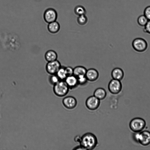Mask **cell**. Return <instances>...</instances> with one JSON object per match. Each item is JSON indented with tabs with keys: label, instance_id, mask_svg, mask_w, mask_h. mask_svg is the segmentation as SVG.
Returning <instances> with one entry per match:
<instances>
[{
	"label": "cell",
	"instance_id": "6da1fadb",
	"mask_svg": "<svg viewBox=\"0 0 150 150\" xmlns=\"http://www.w3.org/2000/svg\"><path fill=\"white\" fill-rule=\"evenodd\" d=\"M80 145L84 150H91L94 149L98 144L96 136L93 134L88 132L81 137Z\"/></svg>",
	"mask_w": 150,
	"mask_h": 150
},
{
	"label": "cell",
	"instance_id": "7a4b0ae2",
	"mask_svg": "<svg viewBox=\"0 0 150 150\" xmlns=\"http://www.w3.org/2000/svg\"><path fill=\"white\" fill-rule=\"evenodd\" d=\"M134 140L141 145L146 146L150 144V132L144 130L135 133L133 135Z\"/></svg>",
	"mask_w": 150,
	"mask_h": 150
},
{
	"label": "cell",
	"instance_id": "3957f363",
	"mask_svg": "<svg viewBox=\"0 0 150 150\" xmlns=\"http://www.w3.org/2000/svg\"><path fill=\"white\" fill-rule=\"evenodd\" d=\"M145 121L140 117H135L132 119L129 123L130 129L135 133L142 131L146 126Z\"/></svg>",
	"mask_w": 150,
	"mask_h": 150
},
{
	"label": "cell",
	"instance_id": "277c9868",
	"mask_svg": "<svg viewBox=\"0 0 150 150\" xmlns=\"http://www.w3.org/2000/svg\"><path fill=\"white\" fill-rule=\"evenodd\" d=\"M69 88L64 81L60 80L54 85L53 91L55 94L59 97L66 96Z\"/></svg>",
	"mask_w": 150,
	"mask_h": 150
},
{
	"label": "cell",
	"instance_id": "5b68a950",
	"mask_svg": "<svg viewBox=\"0 0 150 150\" xmlns=\"http://www.w3.org/2000/svg\"><path fill=\"white\" fill-rule=\"evenodd\" d=\"M132 45L135 51L139 53L145 51L148 47L147 41L144 39L140 38L134 39L132 41Z\"/></svg>",
	"mask_w": 150,
	"mask_h": 150
},
{
	"label": "cell",
	"instance_id": "8992f818",
	"mask_svg": "<svg viewBox=\"0 0 150 150\" xmlns=\"http://www.w3.org/2000/svg\"><path fill=\"white\" fill-rule=\"evenodd\" d=\"M108 88L111 93L117 94L121 91L122 85L120 81L112 79L109 82Z\"/></svg>",
	"mask_w": 150,
	"mask_h": 150
},
{
	"label": "cell",
	"instance_id": "52a82bcc",
	"mask_svg": "<svg viewBox=\"0 0 150 150\" xmlns=\"http://www.w3.org/2000/svg\"><path fill=\"white\" fill-rule=\"evenodd\" d=\"M62 66L60 62L56 60L48 62L46 64L45 68L47 72L50 75L56 74L58 70Z\"/></svg>",
	"mask_w": 150,
	"mask_h": 150
},
{
	"label": "cell",
	"instance_id": "ba28073f",
	"mask_svg": "<svg viewBox=\"0 0 150 150\" xmlns=\"http://www.w3.org/2000/svg\"><path fill=\"white\" fill-rule=\"evenodd\" d=\"M43 17L45 21L49 23L56 21L57 13L54 9L51 8H48L45 11Z\"/></svg>",
	"mask_w": 150,
	"mask_h": 150
},
{
	"label": "cell",
	"instance_id": "9c48e42d",
	"mask_svg": "<svg viewBox=\"0 0 150 150\" xmlns=\"http://www.w3.org/2000/svg\"><path fill=\"white\" fill-rule=\"evenodd\" d=\"M100 104V100L94 96L88 97L86 101V105L87 108L91 110L97 109Z\"/></svg>",
	"mask_w": 150,
	"mask_h": 150
},
{
	"label": "cell",
	"instance_id": "30bf717a",
	"mask_svg": "<svg viewBox=\"0 0 150 150\" xmlns=\"http://www.w3.org/2000/svg\"><path fill=\"white\" fill-rule=\"evenodd\" d=\"M62 103L66 108L69 109L75 108L77 104L76 100L72 96H68L65 97L62 100Z\"/></svg>",
	"mask_w": 150,
	"mask_h": 150
},
{
	"label": "cell",
	"instance_id": "8fae6325",
	"mask_svg": "<svg viewBox=\"0 0 150 150\" xmlns=\"http://www.w3.org/2000/svg\"><path fill=\"white\" fill-rule=\"evenodd\" d=\"M85 76L88 81H96L99 76L98 71L94 68H90L87 70Z\"/></svg>",
	"mask_w": 150,
	"mask_h": 150
},
{
	"label": "cell",
	"instance_id": "7c38bea8",
	"mask_svg": "<svg viewBox=\"0 0 150 150\" xmlns=\"http://www.w3.org/2000/svg\"><path fill=\"white\" fill-rule=\"evenodd\" d=\"M64 81L69 89L74 88L79 85L77 78L74 75L67 76Z\"/></svg>",
	"mask_w": 150,
	"mask_h": 150
},
{
	"label": "cell",
	"instance_id": "4fadbf2b",
	"mask_svg": "<svg viewBox=\"0 0 150 150\" xmlns=\"http://www.w3.org/2000/svg\"><path fill=\"white\" fill-rule=\"evenodd\" d=\"M112 79L121 81L124 76V73L123 70L119 67H116L112 69L111 73Z\"/></svg>",
	"mask_w": 150,
	"mask_h": 150
},
{
	"label": "cell",
	"instance_id": "5bb4252c",
	"mask_svg": "<svg viewBox=\"0 0 150 150\" xmlns=\"http://www.w3.org/2000/svg\"><path fill=\"white\" fill-rule=\"evenodd\" d=\"M47 29L51 33L55 34L58 33L60 29L59 23L56 21L48 23Z\"/></svg>",
	"mask_w": 150,
	"mask_h": 150
},
{
	"label": "cell",
	"instance_id": "9a60e30c",
	"mask_svg": "<svg viewBox=\"0 0 150 150\" xmlns=\"http://www.w3.org/2000/svg\"><path fill=\"white\" fill-rule=\"evenodd\" d=\"M45 57L47 61L50 62L57 60L58 55L57 52L52 50L47 51L45 55Z\"/></svg>",
	"mask_w": 150,
	"mask_h": 150
},
{
	"label": "cell",
	"instance_id": "2e32d148",
	"mask_svg": "<svg viewBox=\"0 0 150 150\" xmlns=\"http://www.w3.org/2000/svg\"><path fill=\"white\" fill-rule=\"evenodd\" d=\"M106 94V92L105 89L102 88H97L94 91L93 96L100 100L105 98Z\"/></svg>",
	"mask_w": 150,
	"mask_h": 150
},
{
	"label": "cell",
	"instance_id": "e0dca14e",
	"mask_svg": "<svg viewBox=\"0 0 150 150\" xmlns=\"http://www.w3.org/2000/svg\"><path fill=\"white\" fill-rule=\"evenodd\" d=\"M87 70L83 66H76L73 69V75L77 77L80 76L85 75Z\"/></svg>",
	"mask_w": 150,
	"mask_h": 150
},
{
	"label": "cell",
	"instance_id": "ac0fdd59",
	"mask_svg": "<svg viewBox=\"0 0 150 150\" xmlns=\"http://www.w3.org/2000/svg\"><path fill=\"white\" fill-rule=\"evenodd\" d=\"M65 67L62 66L57 72L56 74L60 80L64 81L67 76Z\"/></svg>",
	"mask_w": 150,
	"mask_h": 150
},
{
	"label": "cell",
	"instance_id": "d6986e66",
	"mask_svg": "<svg viewBox=\"0 0 150 150\" xmlns=\"http://www.w3.org/2000/svg\"><path fill=\"white\" fill-rule=\"evenodd\" d=\"M75 13L78 16L86 14V10L85 8L81 5L76 6L74 10Z\"/></svg>",
	"mask_w": 150,
	"mask_h": 150
},
{
	"label": "cell",
	"instance_id": "ffe728a7",
	"mask_svg": "<svg viewBox=\"0 0 150 150\" xmlns=\"http://www.w3.org/2000/svg\"><path fill=\"white\" fill-rule=\"evenodd\" d=\"M148 21L144 15L140 16L137 19V22L138 25L144 27L146 25Z\"/></svg>",
	"mask_w": 150,
	"mask_h": 150
},
{
	"label": "cell",
	"instance_id": "44dd1931",
	"mask_svg": "<svg viewBox=\"0 0 150 150\" xmlns=\"http://www.w3.org/2000/svg\"><path fill=\"white\" fill-rule=\"evenodd\" d=\"M77 20L79 25H83L87 23L88 19L87 17L85 14L78 16Z\"/></svg>",
	"mask_w": 150,
	"mask_h": 150
},
{
	"label": "cell",
	"instance_id": "7402d4cb",
	"mask_svg": "<svg viewBox=\"0 0 150 150\" xmlns=\"http://www.w3.org/2000/svg\"><path fill=\"white\" fill-rule=\"evenodd\" d=\"M60 81L56 74L50 75L49 78L50 83L54 85Z\"/></svg>",
	"mask_w": 150,
	"mask_h": 150
},
{
	"label": "cell",
	"instance_id": "603a6c76",
	"mask_svg": "<svg viewBox=\"0 0 150 150\" xmlns=\"http://www.w3.org/2000/svg\"><path fill=\"white\" fill-rule=\"evenodd\" d=\"M79 85H84L86 84L88 81L85 75H81L77 77Z\"/></svg>",
	"mask_w": 150,
	"mask_h": 150
},
{
	"label": "cell",
	"instance_id": "cb8c5ba5",
	"mask_svg": "<svg viewBox=\"0 0 150 150\" xmlns=\"http://www.w3.org/2000/svg\"><path fill=\"white\" fill-rule=\"evenodd\" d=\"M144 15L148 20H150V6H148L145 8L144 10Z\"/></svg>",
	"mask_w": 150,
	"mask_h": 150
},
{
	"label": "cell",
	"instance_id": "d4e9b609",
	"mask_svg": "<svg viewBox=\"0 0 150 150\" xmlns=\"http://www.w3.org/2000/svg\"><path fill=\"white\" fill-rule=\"evenodd\" d=\"M143 30L145 33L150 34V20L148 21L146 25L144 27Z\"/></svg>",
	"mask_w": 150,
	"mask_h": 150
},
{
	"label": "cell",
	"instance_id": "484cf974",
	"mask_svg": "<svg viewBox=\"0 0 150 150\" xmlns=\"http://www.w3.org/2000/svg\"><path fill=\"white\" fill-rule=\"evenodd\" d=\"M66 71L67 76L73 75V69L71 67H65Z\"/></svg>",
	"mask_w": 150,
	"mask_h": 150
}]
</instances>
